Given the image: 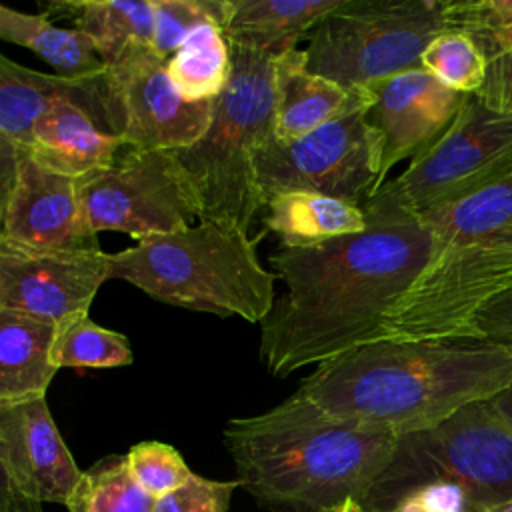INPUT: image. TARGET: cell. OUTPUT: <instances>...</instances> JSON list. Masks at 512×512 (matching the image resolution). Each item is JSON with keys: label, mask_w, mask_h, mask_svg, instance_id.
<instances>
[{"label": "cell", "mask_w": 512, "mask_h": 512, "mask_svg": "<svg viewBox=\"0 0 512 512\" xmlns=\"http://www.w3.org/2000/svg\"><path fill=\"white\" fill-rule=\"evenodd\" d=\"M358 234L306 248L280 246L270 264L286 286L260 322V360L284 378L386 338V318L424 266L430 234L378 190Z\"/></svg>", "instance_id": "cell-1"}, {"label": "cell", "mask_w": 512, "mask_h": 512, "mask_svg": "<svg viewBox=\"0 0 512 512\" xmlns=\"http://www.w3.org/2000/svg\"><path fill=\"white\" fill-rule=\"evenodd\" d=\"M510 384L512 350L484 338H384L318 364L296 394L334 418L402 436Z\"/></svg>", "instance_id": "cell-2"}, {"label": "cell", "mask_w": 512, "mask_h": 512, "mask_svg": "<svg viewBox=\"0 0 512 512\" xmlns=\"http://www.w3.org/2000/svg\"><path fill=\"white\" fill-rule=\"evenodd\" d=\"M396 442L398 434L334 418L296 392L224 428L240 486L276 512H324L346 500L360 502Z\"/></svg>", "instance_id": "cell-3"}, {"label": "cell", "mask_w": 512, "mask_h": 512, "mask_svg": "<svg viewBox=\"0 0 512 512\" xmlns=\"http://www.w3.org/2000/svg\"><path fill=\"white\" fill-rule=\"evenodd\" d=\"M420 220L428 258L390 310L386 338H474L476 316L512 288V176Z\"/></svg>", "instance_id": "cell-4"}, {"label": "cell", "mask_w": 512, "mask_h": 512, "mask_svg": "<svg viewBox=\"0 0 512 512\" xmlns=\"http://www.w3.org/2000/svg\"><path fill=\"white\" fill-rule=\"evenodd\" d=\"M512 498V430L488 400L398 436L364 512H480Z\"/></svg>", "instance_id": "cell-5"}, {"label": "cell", "mask_w": 512, "mask_h": 512, "mask_svg": "<svg viewBox=\"0 0 512 512\" xmlns=\"http://www.w3.org/2000/svg\"><path fill=\"white\" fill-rule=\"evenodd\" d=\"M256 244L238 228L200 222L108 254V278H120L168 306L256 324L276 300V274L262 266Z\"/></svg>", "instance_id": "cell-6"}, {"label": "cell", "mask_w": 512, "mask_h": 512, "mask_svg": "<svg viewBox=\"0 0 512 512\" xmlns=\"http://www.w3.org/2000/svg\"><path fill=\"white\" fill-rule=\"evenodd\" d=\"M232 70L212 104L208 130L188 148L174 150L198 202L200 222L250 234L266 198L256 178V154L276 136V52L230 44Z\"/></svg>", "instance_id": "cell-7"}, {"label": "cell", "mask_w": 512, "mask_h": 512, "mask_svg": "<svg viewBox=\"0 0 512 512\" xmlns=\"http://www.w3.org/2000/svg\"><path fill=\"white\" fill-rule=\"evenodd\" d=\"M444 30V0H342L302 50L310 72L362 90L420 68L424 48Z\"/></svg>", "instance_id": "cell-8"}, {"label": "cell", "mask_w": 512, "mask_h": 512, "mask_svg": "<svg viewBox=\"0 0 512 512\" xmlns=\"http://www.w3.org/2000/svg\"><path fill=\"white\" fill-rule=\"evenodd\" d=\"M512 176V116L466 94L450 128L380 188L414 216L468 198Z\"/></svg>", "instance_id": "cell-9"}, {"label": "cell", "mask_w": 512, "mask_h": 512, "mask_svg": "<svg viewBox=\"0 0 512 512\" xmlns=\"http://www.w3.org/2000/svg\"><path fill=\"white\" fill-rule=\"evenodd\" d=\"M358 106L294 138H270L256 154L262 196L316 192L364 206L382 186V138Z\"/></svg>", "instance_id": "cell-10"}, {"label": "cell", "mask_w": 512, "mask_h": 512, "mask_svg": "<svg viewBox=\"0 0 512 512\" xmlns=\"http://www.w3.org/2000/svg\"><path fill=\"white\" fill-rule=\"evenodd\" d=\"M88 226L136 240L174 234L200 220L196 190L174 150H130L120 162L78 178Z\"/></svg>", "instance_id": "cell-11"}, {"label": "cell", "mask_w": 512, "mask_h": 512, "mask_svg": "<svg viewBox=\"0 0 512 512\" xmlns=\"http://www.w3.org/2000/svg\"><path fill=\"white\" fill-rule=\"evenodd\" d=\"M106 124L130 150H182L210 126L214 100L188 102L152 46H132L100 80Z\"/></svg>", "instance_id": "cell-12"}, {"label": "cell", "mask_w": 512, "mask_h": 512, "mask_svg": "<svg viewBox=\"0 0 512 512\" xmlns=\"http://www.w3.org/2000/svg\"><path fill=\"white\" fill-rule=\"evenodd\" d=\"M0 244L44 254L102 252L78 198V180L40 166L28 152L20 162Z\"/></svg>", "instance_id": "cell-13"}, {"label": "cell", "mask_w": 512, "mask_h": 512, "mask_svg": "<svg viewBox=\"0 0 512 512\" xmlns=\"http://www.w3.org/2000/svg\"><path fill=\"white\" fill-rule=\"evenodd\" d=\"M106 252L44 254L0 244V308L60 326L88 314L108 280Z\"/></svg>", "instance_id": "cell-14"}, {"label": "cell", "mask_w": 512, "mask_h": 512, "mask_svg": "<svg viewBox=\"0 0 512 512\" xmlns=\"http://www.w3.org/2000/svg\"><path fill=\"white\" fill-rule=\"evenodd\" d=\"M368 122L382 138V176L432 146L454 122L464 96L424 68H412L368 88Z\"/></svg>", "instance_id": "cell-15"}, {"label": "cell", "mask_w": 512, "mask_h": 512, "mask_svg": "<svg viewBox=\"0 0 512 512\" xmlns=\"http://www.w3.org/2000/svg\"><path fill=\"white\" fill-rule=\"evenodd\" d=\"M0 460L16 490L38 504L66 506L82 476L46 396L0 406Z\"/></svg>", "instance_id": "cell-16"}, {"label": "cell", "mask_w": 512, "mask_h": 512, "mask_svg": "<svg viewBox=\"0 0 512 512\" xmlns=\"http://www.w3.org/2000/svg\"><path fill=\"white\" fill-rule=\"evenodd\" d=\"M100 80L30 70L0 54V132L28 148L34 124L48 108L62 100L82 106L102 130L110 132Z\"/></svg>", "instance_id": "cell-17"}, {"label": "cell", "mask_w": 512, "mask_h": 512, "mask_svg": "<svg viewBox=\"0 0 512 512\" xmlns=\"http://www.w3.org/2000/svg\"><path fill=\"white\" fill-rule=\"evenodd\" d=\"M276 138L294 140L344 112L370 106L372 92L346 90L336 82L308 70L302 48H288L274 60Z\"/></svg>", "instance_id": "cell-18"}, {"label": "cell", "mask_w": 512, "mask_h": 512, "mask_svg": "<svg viewBox=\"0 0 512 512\" xmlns=\"http://www.w3.org/2000/svg\"><path fill=\"white\" fill-rule=\"evenodd\" d=\"M124 142L98 126V122L70 100L56 102L32 128L26 152L44 168L82 178L114 164Z\"/></svg>", "instance_id": "cell-19"}, {"label": "cell", "mask_w": 512, "mask_h": 512, "mask_svg": "<svg viewBox=\"0 0 512 512\" xmlns=\"http://www.w3.org/2000/svg\"><path fill=\"white\" fill-rule=\"evenodd\" d=\"M342 0H220V30L230 44L282 52Z\"/></svg>", "instance_id": "cell-20"}, {"label": "cell", "mask_w": 512, "mask_h": 512, "mask_svg": "<svg viewBox=\"0 0 512 512\" xmlns=\"http://www.w3.org/2000/svg\"><path fill=\"white\" fill-rule=\"evenodd\" d=\"M56 326L0 308V406L44 398L58 368L50 360Z\"/></svg>", "instance_id": "cell-21"}, {"label": "cell", "mask_w": 512, "mask_h": 512, "mask_svg": "<svg viewBox=\"0 0 512 512\" xmlns=\"http://www.w3.org/2000/svg\"><path fill=\"white\" fill-rule=\"evenodd\" d=\"M262 224L280 238V246L306 248L362 232L366 214L360 204L342 198L290 190L266 198Z\"/></svg>", "instance_id": "cell-22"}, {"label": "cell", "mask_w": 512, "mask_h": 512, "mask_svg": "<svg viewBox=\"0 0 512 512\" xmlns=\"http://www.w3.org/2000/svg\"><path fill=\"white\" fill-rule=\"evenodd\" d=\"M44 16L68 18L84 34L100 60L108 66L132 46H152V0H52Z\"/></svg>", "instance_id": "cell-23"}, {"label": "cell", "mask_w": 512, "mask_h": 512, "mask_svg": "<svg viewBox=\"0 0 512 512\" xmlns=\"http://www.w3.org/2000/svg\"><path fill=\"white\" fill-rule=\"evenodd\" d=\"M0 40L24 46L70 78H102L106 64L92 42L74 28H58L44 14H26L0 4Z\"/></svg>", "instance_id": "cell-24"}, {"label": "cell", "mask_w": 512, "mask_h": 512, "mask_svg": "<svg viewBox=\"0 0 512 512\" xmlns=\"http://www.w3.org/2000/svg\"><path fill=\"white\" fill-rule=\"evenodd\" d=\"M230 46L216 24L196 28L168 58L166 72L188 102L214 100L228 84Z\"/></svg>", "instance_id": "cell-25"}, {"label": "cell", "mask_w": 512, "mask_h": 512, "mask_svg": "<svg viewBox=\"0 0 512 512\" xmlns=\"http://www.w3.org/2000/svg\"><path fill=\"white\" fill-rule=\"evenodd\" d=\"M68 512H154L156 500L136 482L126 456H106L82 476L66 502Z\"/></svg>", "instance_id": "cell-26"}, {"label": "cell", "mask_w": 512, "mask_h": 512, "mask_svg": "<svg viewBox=\"0 0 512 512\" xmlns=\"http://www.w3.org/2000/svg\"><path fill=\"white\" fill-rule=\"evenodd\" d=\"M50 360L58 370L118 368L132 362V348L124 334L102 328L88 314H80L56 326Z\"/></svg>", "instance_id": "cell-27"}, {"label": "cell", "mask_w": 512, "mask_h": 512, "mask_svg": "<svg viewBox=\"0 0 512 512\" xmlns=\"http://www.w3.org/2000/svg\"><path fill=\"white\" fill-rule=\"evenodd\" d=\"M420 68L460 94H474L484 82L486 60L476 42L458 30H444L424 48Z\"/></svg>", "instance_id": "cell-28"}, {"label": "cell", "mask_w": 512, "mask_h": 512, "mask_svg": "<svg viewBox=\"0 0 512 512\" xmlns=\"http://www.w3.org/2000/svg\"><path fill=\"white\" fill-rule=\"evenodd\" d=\"M152 4V50L166 62L196 28L204 24L220 28V0H152Z\"/></svg>", "instance_id": "cell-29"}, {"label": "cell", "mask_w": 512, "mask_h": 512, "mask_svg": "<svg viewBox=\"0 0 512 512\" xmlns=\"http://www.w3.org/2000/svg\"><path fill=\"white\" fill-rule=\"evenodd\" d=\"M446 30L470 36L480 52L508 40L512 32V0L444 2Z\"/></svg>", "instance_id": "cell-30"}, {"label": "cell", "mask_w": 512, "mask_h": 512, "mask_svg": "<svg viewBox=\"0 0 512 512\" xmlns=\"http://www.w3.org/2000/svg\"><path fill=\"white\" fill-rule=\"evenodd\" d=\"M126 462L136 482L154 500L174 492L194 474L176 448L156 440L134 444L126 454Z\"/></svg>", "instance_id": "cell-31"}, {"label": "cell", "mask_w": 512, "mask_h": 512, "mask_svg": "<svg viewBox=\"0 0 512 512\" xmlns=\"http://www.w3.org/2000/svg\"><path fill=\"white\" fill-rule=\"evenodd\" d=\"M240 482H218L192 474L186 484L156 500L154 512H226Z\"/></svg>", "instance_id": "cell-32"}, {"label": "cell", "mask_w": 512, "mask_h": 512, "mask_svg": "<svg viewBox=\"0 0 512 512\" xmlns=\"http://www.w3.org/2000/svg\"><path fill=\"white\" fill-rule=\"evenodd\" d=\"M484 54L486 72L476 98L498 114L512 116V38L504 40Z\"/></svg>", "instance_id": "cell-33"}, {"label": "cell", "mask_w": 512, "mask_h": 512, "mask_svg": "<svg viewBox=\"0 0 512 512\" xmlns=\"http://www.w3.org/2000/svg\"><path fill=\"white\" fill-rule=\"evenodd\" d=\"M472 336L512 350V288L476 316Z\"/></svg>", "instance_id": "cell-34"}, {"label": "cell", "mask_w": 512, "mask_h": 512, "mask_svg": "<svg viewBox=\"0 0 512 512\" xmlns=\"http://www.w3.org/2000/svg\"><path fill=\"white\" fill-rule=\"evenodd\" d=\"M26 148L0 132V232Z\"/></svg>", "instance_id": "cell-35"}, {"label": "cell", "mask_w": 512, "mask_h": 512, "mask_svg": "<svg viewBox=\"0 0 512 512\" xmlns=\"http://www.w3.org/2000/svg\"><path fill=\"white\" fill-rule=\"evenodd\" d=\"M0 512H42V504L22 496L0 460Z\"/></svg>", "instance_id": "cell-36"}, {"label": "cell", "mask_w": 512, "mask_h": 512, "mask_svg": "<svg viewBox=\"0 0 512 512\" xmlns=\"http://www.w3.org/2000/svg\"><path fill=\"white\" fill-rule=\"evenodd\" d=\"M490 406L496 410V414L508 424V428L512 430V384L508 388H504L500 394H496L494 398L488 400Z\"/></svg>", "instance_id": "cell-37"}, {"label": "cell", "mask_w": 512, "mask_h": 512, "mask_svg": "<svg viewBox=\"0 0 512 512\" xmlns=\"http://www.w3.org/2000/svg\"><path fill=\"white\" fill-rule=\"evenodd\" d=\"M324 512H364V510L360 508V504L356 500H346V502H342L330 510H324Z\"/></svg>", "instance_id": "cell-38"}, {"label": "cell", "mask_w": 512, "mask_h": 512, "mask_svg": "<svg viewBox=\"0 0 512 512\" xmlns=\"http://www.w3.org/2000/svg\"><path fill=\"white\" fill-rule=\"evenodd\" d=\"M480 512H512V498L502 502V504H496V506H490V508H484Z\"/></svg>", "instance_id": "cell-39"}, {"label": "cell", "mask_w": 512, "mask_h": 512, "mask_svg": "<svg viewBox=\"0 0 512 512\" xmlns=\"http://www.w3.org/2000/svg\"><path fill=\"white\" fill-rule=\"evenodd\" d=\"M510 38H512V32H510V36H508V40H510Z\"/></svg>", "instance_id": "cell-40"}]
</instances>
